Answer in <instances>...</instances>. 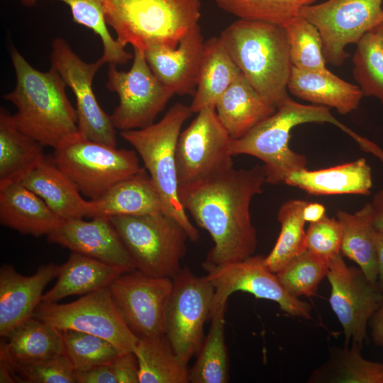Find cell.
Instances as JSON below:
<instances>
[{"label":"cell","mask_w":383,"mask_h":383,"mask_svg":"<svg viewBox=\"0 0 383 383\" xmlns=\"http://www.w3.org/2000/svg\"><path fill=\"white\" fill-rule=\"evenodd\" d=\"M266 182L263 166L231 170L198 183L179 187L184 210L211 235L213 246L205 262L223 265L255 252L257 232L250 212L252 198Z\"/></svg>","instance_id":"1"},{"label":"cell","mask_w":383,"mask_h":383,"mask_svg":"<svg viewBox=\"0 0 383 383\" xmlns=\"http://www.w3.org/2000/svg\"><path fill=\"white\" fill-rule=\"evenodd\" d=\"M16 84L4 95L17 111L11 115L16 127L43 146L56 148L67 135L78 131L77 110L70 103L67 84L51 66L47 72L32 67L15 48L11 51Z\"/></svg>","instance_id":"2"},{"label":"cell","mask_w":383,"mask_h":383,"mask_svg":"<svg viewBox=\"0 0 383 383\" xmlns=\"http://www.w3.org/2000/svg\"><path fill=\"white\" fill-rule=\"evenodd\" d=\"M219 37L243 75L267 102L277 109L289 96L292 65L284 26L238 18Z\"/></svg>","instance_id":"3"},{"label":"cell","mask_w":383,"mask_h":383,"mask_svg":"<svg viewBox=\"0 0 383 383\" xmlns=\"http://www.w3.org/2000/svg\"><path fill=\"white\" fill-rule=\"evenodd\" d=\"M308 123H331L352 137L359 145L365 138L338 121L330 108L305 105L289 96L282 101L275 112L254 126L245 135L231 140L233 155H248L263 162L266 182H284L292 173L306 168L305 155L289 147L291 131L298 125Z\"/></svg>","instance_id":"4"},{"label":"cell","mask_w":383,"mask_h":383,"mask_svg":"<svg viewBox=\"0 0 383 383\" xmlns=\"http://www.w3.org/2000/svg\"><path fill=\"white\" fill-rule=\"evenodd\" d=\"M105 20L123 47L174 48L201 18L200 0H104Z\"/></svg>","instance_id":"5"},{"label":"cell","mask_w":383,"mask_h":383,"mask_svg":"<svg viewBox=\"0 0 383 383\" xmlns=\"http://www.w3.org/2000/svg\"><path fill=\"white\" fill-rule=\"evenodd\" d=\"M194 113L190 106L177 102L162 118L141 129L121 131L143 160L163 204V213L174 218L187 231L189 240L199 235L191 223L179 198L176 147L183 124Z\"/></svg>","instance_id":"6"},{"label":"cell","mask_w":383,"mask_h":383,"mask_svg":"<svg viewBox=\"0 0 383 383\" xmlns=\"http://www.w3.org/2000/svg\"><path fill=\"white\" fill-rule=\"evenodd\" d=\"M58 167L89 200L99 198L118 182L139 172L135 150L91 140L77 131L54 148Z\"/></svg>","instance_id":"7"},{"label":"cell","mask_w":383,"mask_h":383,"mask_svg":"<svg viewBox=\"0 0 383 383\" xmlns=\"http://www.w3.org/2000/svg\"><path fill=\"white\" fill-rule=\"evenodd\" d=\"M129 252L135 269L159 277L173 278L182 269L189 237L174 218L163 212L109 218Z\"/></svg>","instance_id":"8"},{"label":"cell","mask_w":383,"mask_h":383,"mask_svg":"<svg viewBox=\"0 0 383 383\" xmlns=\"http://www.w3.org/2000/svg\"><path fill=\"white\" fill-rule=\"evenodd\" d=\"M133 64L126 72L109 64L106 87L116 92L119 104L111 115L116 129H141L154 123L155 118L174 95L153 74L144 50L133 48Z\"/></svg>","instance_id":"9"},{"label":"cell","mask_w":383,"mask_h":383,"mask_svg":"<svg viewBox=\"0 0 383 383\" xmlns=\"http://www.w3.org/2000/svg\"><path fill=\"white\" fill-rule=\"evenodd\" d=\"M196 114L177 143L179 187L205 181L233 168L231 138L215 108H204Z\"/></svg>","instance_id":"10"},{"label":"cell","mask_w":383,"mask_h":383,"mask_svg":"<svg viewBox=\"0 0 383 383\" xmlns=\"http://www.w3.org/2000/svg\"><path fill=\"white\" fill-rule=\"evenodd\" d=\"M172 279L165 335L179 359L187 365L204 339V326L210 317L215 290L206 275L196 276L187 267Z\"/></svg>","instance_id":"11"},{"label":"cell","mask_w":383,"mask_h":383,"mask_svg":"<svg viewBox=\"0 0 383 383\" xmlns=\"http://www.w3.org/2000/svg\"><path fill=\"white\" fill-rule=\"evenodd\" d=\"M33 316L60 331L75 330L101 337L121 353L133 352L138 340L121 317L109 287L67 304L41 301Z\"/></svg>","instance_id":"12"},{"label":"cell","mask_w":383,"mask_h":383,"mask_svg":"<svg viewBox=\"0 0 383 383\" xmlns=\"http://www.w3.org/2000/svg\"><path fill=\"white\" fill-rule=\"evenodd\" d=\"M383 0H328L303 7L299 15L318 30L326 62L340 66L349 57L348 45L357 43L381 23Z\"/></svg>","instance_id":"13"},{"label":"cell","mask_w":383,"mask_h":383,"mask_svg":"<svg viewBox=\"0 0 383 383\" xmlns=\"http://www.w3.org/2000/svg\"><path fill=\"white\" fill-rule=\"evenodd\" d=\"M202 267L207 272L206 276L215 290L210 316L217 307L226 304L233 293L241 291L257 299L272 301L292 316L311 318V305L286 290L277 274L266 265L264 256L252 255L240 261L223 265L204 262Z\"/></svg>","instance_id":"14"},{"label":"cell","mask_w":383,"mask_h":383,"mask_svg":"<svg viewBox=\"0 0 383 383\" xmlns=\"http://www.w3.org/2000/svg\"><path fill=\"white\" fill-rule=\"evenodd\" d=\"M172 279L153 277L135 269L116 277L109 289L124 322L138 338L165 335Z\"/></svg>","instance_id":"15"},{"label":"cell","mask_w":383,"mask_h":383,"mask_svg":"<svg viewBox=\"0 0 383 383\" xmlns=\"http://www.w3.org/2000/svg\"><path fill=\"white\" fill-rule=\"evenodd\" d=\"M50 60L75 96L78 131L91 140L116 147V128L111 116L98 103L92 88L94 76L104 63L100 58L95 62H85L61 38L52 43Z\"/></svg>","instance_id":"16"},{"label":"cell","mask_w":383,"mask_h":383,"mask_svg":"<svg viewBox=\"0 0 383 383\" xmlns=\"http://www.w3.org/2000/svg\"><path fill=\"white\" fill-rule=\"evenodd\" d=\"M326 277L329 303L343 326L345 343L362 345L369 320L383 301V290L360 267L348 266L341 254L331 260Z\"/></svg>","instance_id":"17"},{"label":"cell","mask_w":383,"mask_h":383,"mask_svg":"<svg viewBox=\"0 0 383 383\" xmlns=\"http://www.w3.org/2000/svg\"><path fill=\"white\" fill-rule=\"evenodd\" d=\"M48 240L72 252L87 255L122 268L135 269V264L109 219L83 218L61 219Z\"/></svg>","instance_id":"18"},{"label":"cell","mask_w":383,"mask_h":383,"mask_svg":"<svg viewBox=\"0 0 383 383\" xmlns=\"http://www.w3.org/2000/svg\"><path fill=\"white\" fill-rule=\"evenodd\" d=\"M205 41L199 24L191 28L176 48L152 45L144 50L155 77L174 94H195Z\"/></svg>","instance_id":"19"},{"label":"cell","mask_w":383,"mask_h":383,"mask_svg":"<svg viewBox=\"0 0 383 383\" xmlns=\"http://www.w3.org/2000/svg\"><path fill=\"white\" fill-rule=\"evenodd\" d=\"M60 265H41L30 276H23L9 264L0 268V335L33 316L44 289L58 274Z\"/></svg>","instance_id":"20"},{"label":"cell","mask_w":383,"mask_h":383,"mask_svg":"<svg viewBox=\"0 0 383 383\" xmlns=\"http://www.w3.org/2000/svg\"><path fill=\"white\" fill-rule=\"evenodd\" d=\"M88 218L109 219L163 212L161 196L145 167L118 182L99 198L89 200Z\"/></svg>","instance_id":"21"},{"label":"cell","mask_w":383,"mask_h":383,"mask_svg":"<svg viewBox=\"0 0 383 383\" xmlns=\"http://www.w3.org/2000/svg\"><path fill=\"white\" fill-rule=\"evenodd\" d=\"M60 220L38 195L22 182L0 189V222L3 226L24 235L48 236Z\"/></svg>","instance_id":"22"},{"label":"cell","mask_w":383,"mask_h":383,"mask_svg":"<svg viewBox=\"0 0 383 383\" xmlns=\"http://www.w3.org/2000/svg\"><path fill=\"white\" fill-rule=\"evenodd\" d=\"M312 195H369L372 187V170L366 160L317 170L294 172L284 182Z\"/></svg>","instance_id":"23"},{"label":"cell","mask_w":383,"mask_h":383,"mask_svg":"<svg viewBox=\"0 0 383 383\" xmlns=\"http://www.w3.org/2000/svg\"><path fill=\"white\" fill-rule=\"evenodd\" d=\"M287 88L297 98L334 108L343 115L355 111L363 96L359 86L342 79L328 69L304 70L292 66Z\"/></svg>","instance_id":"24"},{"label":"cell","mask_w":383,"mask_h":383,"mask_svg":"<svg viewBox=\"0 0 383 383\" xmlns=\"http://www.w3.org/2000/svg\"><path fill=\"white\" fill-rule=\"evenodd\" d=\"M0 360L13 364H28L65 354L60 331L33 316L2 337Z\"/></svg>","instance_id":"25"},{"label":"cell","mask_w":383,"mask_h":383,"mask_svg":"<svg viewBox=\"0 0 383 383\" xmlns=\"http://www.w3.org/2000/svg\"><path fill=\"white\" fill-rule=\"evenodd\" d=\"M21 182L38 195L60 219L89 217V200L82 196L52 157L46 156Z\"/></svg>","instance_id":"26"},{"label":"cell","mask_w":383,"mask_h":383,"mask_svg":"<svg viewBox=\"0 0 383 383\" xmlns=\"http://www.w3.org/2000/svg\"><path fill=\"white\" fill-rule=\"evenodd\" d=\"M124 272H126L117 266L72 252L67 260L60 265L55 284L43 294L41 301L57 303L70 296L84 295L109 287Z\"/></svg>","instance_id":"27"},{"label":"cell","mask_w":383,"mask_h":383,"mask_svg":"<svg viewBox=\"0 0 383 383\" xmlns=\"http://www.w3.org/2000/svg\"><path fill=\"white\" fill-rule=\"evenodd\" d=\"M215 109L220 122L232 139L243 137L276 111L243 74L220 97Z\"/></svg>","instance_id":"28"},{"label":"cell","mask_w":383,"mask_h":383,"mask_svg":"<svg viewBox=\"0 0 383 383\" xmlns=\"http://www.w3.org/2000/svg\"><path fill=\"white\" fill-rule=\"evenodd\" d=\"M43 147L20 131L11 115L0 111V189L21 182L45 158Z\"/></svg>","instance_id":"29"},{"label":"cell","mask_w":383,"mask_h":383,"mask_svg":"<svg viewBox=\"0 0 383 383\" xmlns=\"http://www.w3.org/2000/svg\"><path fill=\"white\" fill-rule=\"evenodd\" d=\"M242 74L219 36L205 41L196 89L189 105L192 112L215 108L223 94Z\"/></svg>","instance_id":"30"},{"label":"cell","mask_w":383,"mask_h":383,"mask_svg":"<svg viewBox=\"0 0 383 383\" xmlns=\"http://www.w3.org/2000/svg\"><path fill=\"white\" fill-rule=\"evenodd\" d=\"M336 217L342 227L340 252L355 262L366 277L377 283V263L370 202L353 213L338 210Z\"/></svg>","instance_id":"31"},{"label":"cell","mask_w":383,"mask_h":383,"mask_svg":"<svg viewBox=\"0 0 383 383\" xmlns=\"http://www.w3.org/2000/svg\"><path fill=\"white\" fill-rule=\"evenodd\" d=\"M362 346L331 350L327 360L315 369L310 383H382L383 364L365 359L360 353Z\"/></svg>","instance_id":"32"},{"label":"cell","mask_w":383,"mask_h":383,"mask_svg":"<svg viewBox=\"0 0 383 383\" xmlns=\"http://www.w3.org/2000/svg\"><path fill=\"white\" fill-rule=\"evenodd\" d=\"M139 369V383H188L189 370L173 350L166 335L138 338L133 350Z\"/></svg>","instance_id":"33"},{"label":"cell","mask_w":383,"mask_h":383,"mask_svg":"<svg viewBox=\"0 0 383 383\" xmlns=\"http://www.w3.org/2000/svg\"><path fill=\"white\" fill-rule=\"evenodd\" d=\"M227 303L217 307L210 316L209 333L189 370L192 383H226L229 381V362L225 340V314Z\"/></svg>","instance_id":"34"},{"label":"cell","mask_w":383,"mask_h":383,"mask_svg":"<svg viewBox=\"0 0 383 383\" xmlns=\"http://www.w3.org/2000/svg\"><path fill=\"white\" fill-rule=\"evenodd\" d=\"M307 201L289 199L284 202L277 212L281 225L278 238L265 257L270 270L277 273L290 261L306 250L305 221L303 209Z\"/></svg>","instance_id":"35"},{"label":"cell","mask_w":383,"mask_h":383,"mask_svg":"<svg viewBox=\"0 0 383 383\" xmlns=\"http://www.w3.org/2000/svg\"><path fill=\"white\" fill-rule=\"evenodd\" d=\"M26 6H32L41 0H21ZM70 9L73 21L84 26L100 37L103 45L101 60L104 63L124 64L133 55L125 50L110 34L105 20L104 0H57Z\"/></svg>","instance_id":"36"},{"label":"cell","mask_w":383,"mask_h":383,"mask_svg":"<svg viewBox=\"0 0 383 383\" xmlns=\"http://www.w3.org/2000/svg\"><path fill=\"white\" fill-rule=\"evenodd\" d=\"M285 28L293 67L304 70H327L321 34L305 18L297 15L286 21Z\"/></svg>","instance_id":"37"},{"label":"cell","mask_w":383,"mask_h":383,"mask_svg":"<svg viewBox=\"0 0 383 383\" xmlns=\"http://www.w3.org/2000/svg\"><path fill=\"white\" fill-rule=\"evenodd\" d=\"M353 73L363 96L383 104V44L372 30L356 43Z\"/></svg>","instance_id":"38"},{"label":"cell","mask_w":383,"mask_h":383,"mask_svg":"<svg viewBox=\"0 0 383 383\" xmlns=\"http://www.w3.org/2000/svg\"><path fill=\"white\" fill-rule=\"evenodd\" d=\"M60 331L65 354L76 372L110 364L121 354L112 343L98 335L70 329Z\"/></svg>","instance_id":"39"},{"label":"cell","mask_w":383,"mask_h":383,"mask_svg":"<svg viewBox=\"0 0 383 383\" xmlns=\"http://www.w3.org/2000/svg\"><path fill=\"white\" fill-rule=\"evenodd\" d=\"M223 11L242 19L282 26L316 0H213Z\"/></svg>","instance_id":"40"},{"label":"cell","mask_w":383,"mask_h":383,"mask_svg":"<svg viewBox=\"0 0 383 383\" xmlns=\"http://www.w3.org/2000/svg\"><path fill=\"white\" fill-rule=\"evenodd\" d=\"M330 262L309 250L296 257L277 274L286 290L295 297L312 296L326 277Z\"/></svg>","instance_id":"41"},{"label":"cell","mask_w":383,"mask_h":383,"mask_svg":"<svg viewBox=\"0 0 383 383\" xmlns=\"http://www.w3.org/2000/svg\"><path fill=\"white\" fill-rule=\"evenodd\" d=\"M9 367L14 382L77 383V372L65 354L28 364H13Z\"/></svg>","instance_id":"42"},{"label":"cell","mask_w":383,"mask_h":383,"mask_svg":"<svg viewBox=\"0 0 383 383\" xmlns=\"http://www.w3.org/2000/svg\"><path fill=\"white\" fill-rule=\"evenodd\" d=\"M342 227L337 218L326 215L310 223L306 231V250L329 262L340 254Z\"/></svg>","instance_id":"43"},{"label":"cell","mask_w":383,"mask_h":383,"mask_svg":"<svg viewBox=\"0 0 383 383\" xmlns=\"http://www.w3.org/2000/svg\"><path fill=\"white\" fill-rule=\"evenodd\" d=\"M111 366L117 383L139 382L138 363L133 352L120 354Z\"/></svg>","instance_id":"44"},{"label":"cell","mask_w":383,"mask_h":383,"mask_svg":"<svg viewBox=\"0 0 383 383\" xmlns=\"http://www.w3.org/2000/svg\"><path fill=\"white\" fill-rule=\"evenodd\" d=\"M77 383H117L111 363L77 372Z\"/></svg>","instance_id":"45"},{"label":"cell","mask_w":383,"mask_h":383,"mask_svg":"<svg viewBox=\"0 0 383 383\" xmlns=\"http://www.w3.org/2000/svg\"><path fill=\"white\" fill-rule=\"evenodd\" d=\"M368 324L374 343L383 350V301L370 318Z\"/></svg>","instance_id":"46"},{"label":"cell","mask_w":383,"mask_h":383,"mask_svg":"<svg viewBox=\"0 0 383 383\" xmlns=\"http://www.w3.org/2000/svg\"><path fill=\"white\" fill-rule=\"evenodd\" d=\"M370 204L374 228L376 231L383 233V189L374 195Z\"/></svg>","instance_id":"47"},{"label":"cell","mask_w":383,"mask_h":383,"mask_svg":"<svg viewBox=\"0 0 383 383\" xmlns=\"http://www.w3.org/2000/svg\"><path fill=\"white\" fill-rule=\"evenodd\" d=\"M325 206L318 202H306L303 209V218L305 222L316 223L326 216Z\"/></svg>","instance_id":"48"},{"label":"cell","mask_w":383,"mask_h":383,"mask_svg":"<svg viewBox=\"0 0 383 383\" xmlns=\"http://www.w3.org/2000/svg\"><path fill=\"white\" fill-rule=\"evenodd\" d=\"M374 243L377 263V284L383 290V233L375 232Z\"/></svg>","instance_id":"49"},{"label":"cell","mask_w":383,"mask_h":383,"mask_svg":"<svg viewBox=\"0 0 383 383\" xmlns=\"http://www.w3.org/2000/svg\"><path fill=\"white\" fill-rule=\"evenodd\" d=\"M372 30L376 33V35L379 38L380 41L383 44V22H381L377 26H376Z\"/></svg>","instance_id":"50"},{"label":"cell","mask_w":383,"mask_h":383,"mask_svg":"<svg viewBox=\"0 0 383 383\" xmlns=\"http://www.w3.org/2000/svg\"><path fill=\"white\" fill-rule=\"evenodd\" d=\"M381 22H383V15H382V21Z\"/></svg>","instance_id":"51"},{"label":"cell","mask_w":383,"mask_h":383,"mask_svg":"<svg viewBox=\"0 0 383 383\" xmlns=\"http://www.w3.org/2000/svg\"><path fill=\"white\" fill-rule=\"evenodd\" d=\"M383 383V382H382Z\"/></svg>","instance_id":"52"}]
</instances>
